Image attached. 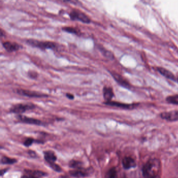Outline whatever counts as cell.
<instances>
[{
  "label": "cell",
  "instance_id": "1",
  "mask_svg": "<svg viewBox=\"0 0 178 178\" xmlns=\"http://www.w3.org/2000/svg\"><path fill=\"white\" fill-rule=\"evenodd\" d=\"M161 163L157 159H152L145 163L143 168L145 178H156L161 169Z\"/></svg>",
  "mask_w": 178,
  "mask_h": 178
},
{
  "label": "cell",
  "instance_id": "2",
  "mask_svg": "<svg viewBox=\"0 0 178 178\" xmlns=\"http://www.w3.org/2000/svg\"><path fill=\"white\" fill-rule=\"evenodd\" d=\"M27 44L33 47H36L44 50L46 49L57 50L58 46L57 44L51 41H43L37 40L28 39L26 40Z\"/></svg>",
  "mask_w": 178,
  "mask_h": 178
},
{
  "label": "cell",
  "instance_id": "3",
  "mask_svg": "<svg viewBox=\"0 0 178 178\" xmlns=\"http://www.w3.org/2000/svg\"><path fill=\"white\" fill-rule=\"evenodd\" d=\"M36 106L32 103H17L10 108L9 111L16 114H21L28 110L35 109Z\"/></svg>",
  "mask_w": 178,
  "mask_h": 178
},
{
  "label": "cell",
  "instance_id": "4",
  "mask_svg": "<svg viewBox=\"0 0 178 178\" xmlns=\"http://www.w3.org/2000/svg\"><path fill=\"white\" fill-rule=\"evenodd\" d=\"M69 16L70 20H78L85 24H89L91 22V20L88 16L78 9H73L69 14Z\"/></svg>",
  "mask_w": 178,
  "mask_h": 178
},
{
  "label": "cell",
  "instance_id": "5",
  "mask_svg": "<svg viewBox=\"0 0 178 178\" xmlns=\"http://www.w3.org/2000/svg\"><path fill=\"white\" fill-rule=\"evenodd\" d=\"M16 92L18 95L24 96L26 97H31V98H42V97H48V95L41 92H37L35 91L26 90L23 89H17Z\"/></svg>",
  "mask_w": 178,
  "mask_h": 178
},
{
  "label": "cell",
  "instance_id": "6",
  "mask_svg": "<svg viewBox=\"0 0 178 178\" xmlns=\"http://www.w3.org/2000/svg\"><path fill=\"white\" fill-rule=\"evenodd\" d=\"M17 118L19 121H20L23 123H27L29 124H33L36 125H42L43 123L41 121L39 120L32 118H29V117L22 116V115H18L17 116Z\"/></svg>",
  "mask_w": 178,
  "mask_h": 178
},
{
  "label": "cell",
  "instance_id": "7",
  "mask_svg": "<svg viewBox=\"0 0 178 178\" xmlns=\"http://www.w3.org/2000/svg\"><path fill=\"white\" fill-rule=\"evenodd\" d=\"M110 74L112 75V77H113L114 80L117 81L120 85H121V86H122L124 88H128V89L130 88L131 85H130V83H129V81H127L121 75L118 74L117 73L114 72H111Z\"/></svg>",
  "mask_w": 178,
  "mask_h": 178
},
{
  "label": "cell",
  "instance_id": "8",
  "mask_svg": "<svg viewBox=\"0 0 178 178\" xmlns=\"http://www.w3.org/2000/svg\"><path fill=\"white\" fill-rule=\"evenodd\" d=\"M89 170L90 169H84L81 168L78 169L70 170L69 171V173L70 176L73 177L77 178H84L89 176V174H90Z\"/></svg>",
  "mask_w": 178,
  "mask_h": 178
},
{
  "label": "cell",
  "instance_id": "9",
  "mask_svg": "<svg viewBox=\"0 0 178 178\" xmlns=\"http://www.w3.org/2000/svg\"><path fill=\"white\" fill-rule=\"evenodd\" d=\"M2 45L4 48L9 52H13L17 51L20 48V45L14 42H3Z\"/></svg>",
  "mask_w": 178,
  "mask_h": 178
},
{
  "label": "cell",
  "instance_id": "10",
  "mask_svg": "<svg viewBox=\"0 0 178 178\" xmlns=\"http://www.w3.org/2000/svg\"><path fill=\"white\" fill-rule=\"evenodd\" d=\"M163 119L169 121H178V111H171L163 112L161 114Z\"/></svg>",
  "mask_w": 178,
  "mask_h": 178
},
{
  "label": "cell",
  "instance_id": "11",
  "mask_svg": "<svg viewBox=\"0 0 178 178\" xmlns=\"http://www.w3.org/2000/svg\"><path fill=\"white\" fill-rule=\"evenodd\" d=\"M104 104L108 106H113V107H117L119 108H124V109H131L134 107L135 105H131V104H126V103H121L119 102L116 101H106L103 102Z\"/></svg>",
  "mask_w": 178,
  "mask_h": 178
},
{
  "label": "cell",
  "instance_id": "12",
  "mask_svg": "<svg viewBox=\"0 0 178 178\" xmlns=\"http://www.w3.org/2000/svg\"><path fill=\"white\" fill-rule=\"evenodd\" d=\"M44 159L47 163H54L57 159V157L55 155V153L52 150H46L44 152Z\"/></svg>",
  "mask_w": 178,
  "mask_h": 178
},
{
  "label": "cell",
  "instance_id": "13",
  "mask_svg": "<svg viewBox=\"0 0 178 178\" xmlns=\"http://www.w3.org/2000/svg\"><path fill=\"white\" fill-rule=\"evenodd\" d=\"M103 96L106 101H111V99L114 96L112 88L110 87L105 86L103 88Z\"/></svg>",
  "mask_w": 178,
  "mask_h": 178
},
{
  "label": "cell",
  "instance_id": "14",
  "mask_svg": "<svg viewBox=\"0 0 178 178\" xmlns=\"http://www.w3.org/2000/svg\"><path fill=\"white\" fill-rule=\"evenodd\" d=\"M156 70L160 74L167 78L171 79L172 81H176V78L174 75L169 70H167V69L163 68L161 67H158L156 68Z\"/></svg>",
  "mask_w": 178,
  "mask_h": 178
},
{
  "label": "cell",
  "instance_id": "15",
  "mask_svg": "<svg viewBox=\"0 0 178 178\" xmlns=\"http://www.w3.org/2000/svg\"><path fill=\"white\" fill-rule=\"evenodd\" d=\"M122 164L123 167L127 169L136 166L135 161L131 157H125L122 161Z\"/></svg>",
  "mask_w": 178,
  "mask_h": 178
},
{
  "label": "cell",
  "instance_id": "16",
  "mask_svg": "<svg viewBox=\"0 0 178 178\" xmlns=\"http://www.w3.org/2000/svg\"><path fill=\"white\" fill-rule=\"evenodd\" d=\"M26 174H31L37 178H42L44 177L47 176L46 172L40 170H25Z\"/></svg>",
  "mask_w": 178,
  "mask_h": 178
},
{
  "label": "cell",
  "instance_id": "17",
  "mask_svg": "<svg viewBox=\"0 0 178 178\" xmlns=\"http://www.w3.org/2000/svg\"><path fill=\"white\" fill-rule=\"evenodd\" d=\"M62 31H64L65 32L68 33H73L76 35L81 36L82 33L81 31L79 29L77 28L76 27H62Z\"/></svg>",
  "mask_w": 178,
  "mask_h": 178
},
{
  "label": "cell",
  "instance_id": "18",
  "mask_svg": "<svg viewBox=\"0 0 178 178\" xmlns=\"http://www.w3.org/2000/svg\"><path fill=\"white\" fill-rule=\"evenodd\" d=\"M17 162L15 159L11 158L7 156H3L1 159V163L3 165H13Z\"/></svg>",
  "mask_w": 178,
  "mask_h": 178
},
{
  "label": "cell",
  "instance_id": "19",
  "mask_svg": "<svg viewBox=\"0 0 178 178\" xmlns=\"http://www.w3.org/2000/svg\"><path fill=\"white\" fill-rule=\"evenodd\" d=\"M98 48L101 52V53L103 54V56H105V57H107V58L110 59H112L113 58V54L109 51L107 50H106V49L104 48L103 46L99 45L98 46Z\"/></svg>",
  "mask_w": 178,
  "mask_h": 178
},
{
  "label": "cell",
  "instance_id": "20",
  "mask_svg": "<svg viewBox=\"0 0 178 178\" xmlns=\"http://www.w3.org/2000/svg\"><path fill=\"white\" fill-rule=\"evenodd\" d=\"M83 164V163L81 161H75V160H72L69 162L68 165H69V167L71 168L78 169H81L82 168Z\"/></svg>",
  "mask_w": 178,
  "mask_h": 178
},
{
  "label": "cell",
  "instance_id": "21",
  "mask_svg": "<svg viewBox=\"0 0 178 178\" xmlns=\"http://www.w3.org/2000/svg\"><path fill=\"white\" fill-rule=\"evenodd\" d=\"M168 102L174 105H178V95H172L168 96L166 98Z\"/></svg>",
  "mask_w": 178,
  "mask_h": 178
},
{
  "label": "cell",
  "instance_id": "22",
  "mask_svg": "<svg viewBox=\"0 0 178 178\" xmlns=\"http://www.w3.org/2000/svg\"><path fill=\"white\" fill-rule=\"evenodd\" d=\"M117 177V171L116 168H112L108 171L107 174V178H116Z\"/></svg>",
  "mask_w": 178,
  "mask_h": 178
},
{
  "label": "cell",
  "instance_id": "23",
  "mask_svg": "<svg viewBox=\"0 0 178 178\" xmlns=\"http://www.w3.org/2000/svg\"><path fill=\"white\" fill-rule=\"evenodd\" d=\"M49 166L55 171L57 172H60L62 171L61 168L60 167L59 165L56 164L55 163H49Z\"/></svg>",
  "mask_w": 178,
  "mask_h": 178
},
{
  "label": "cell",
  "instance_id": "24",
  "mask_svg": "<svg viewBox=\"0 0 178 178\" xmlns=\"http://www.w3.org/2000/svg\"><path fill=\"white\" fill-rule=\"evenodd\" d=\"M33 142H34V139L31 138V137H29L24 142V145L26 147H29L30 146L33 144Z\"/></svg>",
  "mask_w": 178,
  "mask_h": 178
},
{
  "label": "cell",
  "instance_id": "25",
  "mask_svg": "<svg viewBox=\"0 0 178 178\" xmlns=\"http://www.w3.org/2000/svg\"><path fill=\"white\" fill-rule=\"evenodd\" d=\"M28 74L29 76L31 77V78H32V79L36 78L38 76L37 73L35 72V71H34V70H30V71H29Z\"/></svg>",
  "mask_w": 178,
  "mask_h": 178
},
{
  "label": "cell",
  "instance_id": "26",
  "mask_svg": "<svg viewBox=\"0 0 178 178\" xmlns=\"http://www.w3.org/2000/svg\"><path fill=\"white\" fill-rule=\"evenodd\" d=\"M28 154L31 157H33V158H35L37 156V154L36 153V152L33 151V150L28 151Z\"/></svg>",
  "mask_w": 178,
  "mask_h": 178
},
{
  "label": "cell",
  "instance_id": "27",
  "mask_svg": "<svg viewBox=\"0 0 178 178\" xmlns=\"http://www.w3.org/2000/svg\"><path fill=\"white\" fill-rule=\"evenodd\" d=\"M66 96L67 98H68V99H70V100L74 99V95L71 94H70V93H67L66 94Z\"/></svg>",
  "mask_w": 178,
  "mask_h": 178
},
{
  "label": "cell",
  "instance_id": "28",
  "mask_svg": "<svg viewBox=\"0 0 178 178\" xmlns=\"http://www.w3.org/2000/svg\"><path fill=\"white\" fill-rule=\"evenodd\" d=\"M21 178H37L35 177L34 176H31V174H25L24 176H23Z\"/></svg>",
  "mask_w": 178,
  "mask_h": 178
},
{
  "label": "cell",
  "instance_id": "29",
  "mask_svg": "<svg viewBox=\"0 0 178 178\" xmlns=\"http://www.w3.org/2000/svg\"><path fill=\"white\" fill-rule=\"evenodd\" d=\"M9 170V168H5L1 170V176H3Z\"/></svg>",
  "mask_w": 178,
  "mask_h": 178
},
{
  "label": "cell",
  "instance_id": "30",
  "mask_svg": "<svg viewBox=\"0 0 178 178\" xmlns=\"http://www.w3.org/2000/svg\"><path fill=\"white\" fill-rule=\"evenodd\" d=\"M69 178L68 177H66V176H61V178Z\"/></svg>",
  "mask_w": 178,
  "mask_h": 178
},
{
  "label": "cell",
  "instance_id": "31",
  "mask_svg": "<svg viewBox=\"0 0 178 178\" xmlns=\"http://www.w3.org/2000/svg\"><path fill=\"white\" fill-rule=\"evenodd\" d=\"M177 81H178V79H177Z\"/></svg>",
  "mask_w": 178,
  "mask_h": 178
}]
</instances>
